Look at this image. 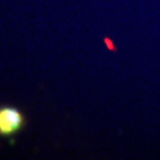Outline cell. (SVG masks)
I'll return each mask as SVG.
<instances>
[{"instance_id":"cell-1","label":"cell","mask_w":160,"mask_h":160,"mask_svg":"<svg viewBox=\"0 0 160 160\" xmlns=\"http://www.w3.org/2000/svg\"><path fill=\"white\" fill-rule=\"evenodd\" d=\"M26 126V116L17 107L0 106V137L13 138Z\"/></svg>"}]
</instances>
